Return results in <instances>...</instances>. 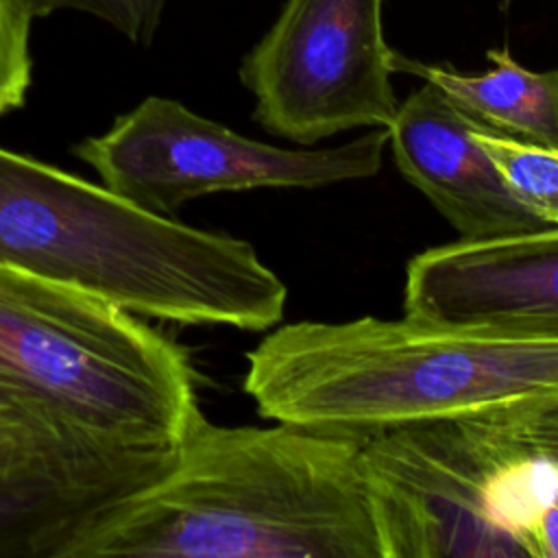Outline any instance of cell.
<instances>
[{
	"instance_id": "15",
	"label": "cell",
	"mask_w": 558,
	"mask_h": 558,
	"mask_svg": "<svg viewBox=\"0 0 558 558\" xmlns=\"http://www.w3.org/2000/svg\"><path fill=\"white\" fill-rule=\"evenodd\" d=\"M59 449H116V447L59 438L50 432L35 427L24 416L0 408V466L26 460L37 453L59 451Z\"/></svg>"
},
{
	"instance_id": "12",
	"label": "cell",
	"mask_w": 558,
	"mask_h": 558,
	"mask_svg": "<svg viewBox=\"0 0 558 558\" xmlns=\"http://www.w3.org/2000/svg\"><path fill=\"white\" fill-rule=\"evenodd\" d=\"M475 135L517 201L543 225L558 227V148L523 142L482 124L475 126Z\"/></svg>"
},
{
	"instance_id": "8",
	"label": "cell",
	"mask_w": 558,
	"mask_h": 558,
	"mask_svg": "<svg viewBox=\"0 0 558 558\" xmlns=\"http://www.w3.org/2000/svg\"><path fill=\"white\" fill-rule=\"evenodd\" d=\"M403 314L558 336V227L425 248L405 266Z\"/></svg>"
},
{
	"instance_id": "6",
	"label": "cell",
	"mask_w": 558,
	"mask_h": 558,
	"mask_svg": "<svg viewBox=\"0 0 558 558\" xmlns=\"http://www.w3.org/2000/svg\"><path fill=\"white\" fill-rule=\"evenodd\" d=\"M386 146L388 131L377 126L340 146L281 148L240 135L179 100L148 96L72 153L118 196L172 216L183 203L220 192L316 190L371 179L381 170Z\"/></svg>"
},
{
	"instance_id": "2",
	"label": "cell",
	"mask_w": 558,
	"mask_h": 558,
	"mask_svg": "<svg viewBox=\"0 0 558 558\" xmlns=\"http://www.w3.org/2000/svg\"><path fill=\"white\" fill-rule=\"evenodd\" d=\"M259 416L323 432L486 416L558 395V336L362 316L299 320L246 353Z\"/></svg>"
},
{
	"instance_id": "1",
	"label": "cell",
	"mask_w": 558,
	"mask_h": 558,
	"mask_svg": "<svg viewBox=\"0 0 558 558\" xmlns=\"http://www.w3.org/2000/svg\"><path fill=\"white\" fill-rule=\"evenodd\" d=\"M362 442L281 421L227 427L196 410L168 469L70 558H381Z\"/></svg>"
},
{
	"instance_id": "14",
	"label": "cell",
	"mask_w": 558,
	"mask_h": 558,
	"mask_svg": "<svg viewBox=\"0 0 558 558\" xmlns=\"http://www.w3.org/2000/svg\"><path fill=\"white\" fill-rule=\"evenodd\" d=\"M26 4L35 17L61 9L92 13L109 22L133 44H148L159 26L166 0H26Z\"/></svg>"
},
{
	"instance_id": "7",
	"label": "cell",
	"mask_w": 558,
	"mask_h": 558,
	"mask_svg": "<svg viewBox=\"0 0 558 558\" xmlns=\"http://www.w3.org/2000/svg\"><path fill=\"white\" fill-rule=\"evenodd\" d=\"M384 0H288L240 63L253 118L312 146L342 131L386 129L399 107L381 28Z\"/></svg>"
},
{
	"instance_id": "11",
	"label": "cell",
	"mask_w": 558,
	"mask_h": 558,
	"mask_svg": "<svg viewBox=\"0 0 558 558\" xmlns=\"http://www.w3.org/2000/svg\"><path fill=\"white\" fill-rule=\"evenodd\" d=\"M486 59L490 70L482 74H464L399 52L392 68L436 85L458 109L490 131L558 148V70H527L508 46L486 50Z\"/></svg>"
},
{
	"instance_id": "5",
	"label": "cell",
	"mask_w": 558,
	"mask_h": 558,
	"mask_svg": "<svg viewBox=\"0 0 558 558\" xmlns=\"http://www.w3.org/2000/svg\"><path fill=\"white\" fill-rule=\"evenodd\" d=\"M362 475L381 558H530L525 521L558 495L488 416L364 436Z\"/></svg>"
},
{
	"instance_id": "13",
	"label": "cell",
	"mask_w": 558,
	"mask_h": 558,
	"mask_svg": "<svg viewBox=\"0 0 558 558\" xmlns=\"http://www.w3.org/2000/svg\"><path fill=\"white\" fill-rule=\"evenodd\" d=\"M33 20L26 0H0V116L24 105L33 70Z\"/></svg>"
},
{
	"instance_id": "4",
	"label": "cell",
	"mask_w": 558,
	"mask_h": 558,
	"mask_svg": "<svg viewBox=\"0 0 558 558\" xmlns=\"http://www.w3.org/2000/svg\"><path fill=\"white\" fill-rule=\"evenodd\" d=\"M0 408L65 440L170 449L201 410L185 347L111 303L0 268Z\"/></svg>"
},
{
	"instance_id": "10",
	"label": "cell",
	"mask_w": 558,
	"mask_h": 558,
	"mask_svg": "<svg viewBox=\"0 0 558 558\" xmlns=\"http://www.w3.org/2000/svg\"><path fill=\"white\" fill-rule=\"evenodd\" d=\"M477 122L436 85L425 83L399 102L386 126L403 179L449 220L460 240H490L545 229L508 190L480 146Z\"/></svg>"
},
{
	"instance_id": "17",
	"label": "cell",
	"mask_w": 558,
	"mask_h": 558,
	"mask_svg": "<svg viewBox=\"0 0 558 558\" xmlns=\"http://www.w3.org/2000/svg\"><path fill=\"white\" fill-rule=\"evenodd\" d=\"M556 473H558V471H556Z\"/></svg>"
},
{
	"instance_id": "9",
	"label": "cell",
	"mask_w": 558,
	"mask_h": 558,
	"mask_svg": "<svg viewBox=\"0 0 558 558\" xmlns=\"http://www.w3.org/2000/svg\"><path fill=\"white\" fill-rule=\"evenodd\" d=\"M174 449H59L0 466V558H70Z\"/></svg>"
},
{
	"instance_id": "16",
	"label": "cell",
	"mask_w": 558,
	"mask_h": 558,
	"mask_svg": "<svg viewBox=\"0 0 558 558\" xmlns=\"http://www.w3.org/2000/svg\"><path fill=\"white\" fill-rule=\"evenodd\" d=\"M523 534L530 558H558V495L532 510Z\"/></svg>"
},
{
	"instance_id": "3",
	"label": "cell",
	"mask_w": 558,
	"mask_h": 558,
	"mask_svg": "<svg viewBox=\"0 0 558 558\" xmlns=\"http://www.w3.org/2000/svg\"><path fill=\"white\" fill-rule=\"evenodd\" d=\"M0 268L177 325L266 331L288 301V286L251 242L150 214L7 148Z\"/></svg>"
}]
</instances>
